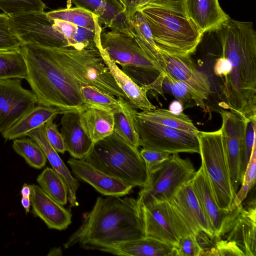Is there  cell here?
<instances>
[{
    "label": "cell",
    "instance_id": "cell-19",
    "mask_svg": "<svg viewBox=\"0 0 256 256\" xmlns=\"http://www.w3.org/2000/svg\"><path fill=\"white\" fill-rule=\"evenodd\" d=\"M30 199L34 213L50 228L62 230L72 223L70 211L51 198L38 185H31Z\"/></svg>",
    "mask_w": 256,
    "mask_h": 256
},
{
    "label": "cell",
    "instance_id": "cell-48",
    "mask_svg": "<svg viewBox=\"0 0 256 256\" xmlns=\"http://www.w3.org/2000/svg\"><path fill=\"white\" fill-rule=\"evenodd\" d=\"M123 4L128 16L132 20L138 10L140 0H120Z\"/></svg>",
    "mask_w": 256,
    "mask_h": 256
},
{
    "label": "cell",
    "instance_id": "cell-21",
    "mask_svg": "<svg viewBox=\"0 0 256 256\" xmlns=\"http://www.w3.org/2000/svg\"><path fill=\"white\" fill-rule=\"evenodd\" d=\"M80 112H68L60 120V132L66 151L74 158L82 160L90 152L94 143L83 128Z\"/></svg>",
    "mask_w": 256,
    "mask_h": 256
},
{
    "label": "cell",
    "instance_id": "cell-30",
    "mask_svg": "<svg viewBox=\"0 0 256 256\" xmlns=\"http://www.w3.org/2000/svg\"><path fill=\"white\" fill-rule=\"evenodd\" d=\"M98 20L101 26L133 36L132 20L120 0H105L104 11Z\"/></svg>",
    "mask_w": 256,
    "mask_h": 256
},
{
    "label": "cell",
    "instance_id": "cell-20",
    "mask_svg": "<svg viewBox=\"0 0 256 256\" xmlns=\"http://www.w3.org/2000/svg\"><path fill=\"white\" fill-rule=\"evenodd\" d=\"M185 9L187 18L203 34L216 31L230 18L218 0H185Z\"/></svg>",
    "mask_w": 256,
    "mask_h": 256
},
{
    "label": "cell",
    "instance_id": "cell-22",
    "mask_svg": "<svg viewBox=\"0 0 256 256\" xmlns=\"http://www.w3.org/2000/svg\"><path fill=\"white\" fill-rule=\"evenodd\" d=\"M117 84L126 95L128 102L135 108L142 110H154L156 107L147 96L148 90L146 85L140 86L124 73L108 56L101 43L97 47Z\"/></svg>",
    "mask_w": 256,
    "mask_h": 256
},
{
    "label": "cell",
    "instance_id": "cell-39",
    "mask_svg": "<svg viewBox=\"0 0 256 256\" xmlns=\"http://www.w3.org/2000/svg\"><path fill=\"white\" fill-rule=\"evenodd\" d=\"M256 118L246 119L244 148L240 163V178L242 183L247 164L256 144Z\"/></svg>",
    "mask_w": 256,
    "mask_h": 256
},
{
    "label": "cell",
    "instance_id": "cell-11",
    "mask_svg": "<svg viewBox=\"0 0 256 256\" xmlns=\"http://www.w3.org/2000/svg\"><path fill=\"white\" fill-rule=\"evenodd\" d=\"M15 32L23 44L52 48L69 46L57 20L48 18L46 12H30L10 16Z\"/></svg>",
    "mask_w": 256,
    "mask_h": 256
},
{
    "label": "cell",
    "instance_id": "cell-32",
    "mask_svg": "<svg viewBox=\"0 0 256 256\" xmlns=\"http://www.w3.org/2000/svg\"><path fill=\"white\" fill-rule=\"evenodd\" d=\"M27 67L21 48L0 50V80L18 78L26 80Z\"/></svg>",
    "mask_w": 256,
    "mask_h": 256
},
{
    "label": "cell",
    "instance_id": "cell-25",
    "mask_svg": "<svg viewBox=\"0 0 256 256\" xmlns=\"http://www.w3.org/2000/svg\"><path fill=\"white\" fill-rule=\"evenodd\" d=\"M66 112L60 109L42 105L34 106L2 134L6 140H14L26 136L30 131L38 128L58 114Z\"/></svg>",
    "mask_w": 256,
    "mask_h": 256
},
{
    "label": "cell",
    "instance_id": "cell-41",
    "mask_svg": "<svg viewBox=\"0 0 256 256\" xmlns=\"http://www.w3.org/2000/svg\"><path fill=\"white\" fill-rule=\"evenodd\" d=\"M145 6L165 9L187 17L185 0H140L138 10Z\"/></svg>",
    "mask_w": 256,
    "mask_h": 256
},
{
    "label": "cell",
    "instance_id": "cell-37",
    "mask_svg": "<svg viewBox=\"0 0 256 256\" xmlns=\"http://www.w3.org/2000/svg\"><path fill=\"white\" fill-rule=\"evenodd\" d=\"M42 0H0V9L9 16L30 12H44Z\"/></svg>",
    "mask_w": 256,
    "mask_h": 256
},
{
    "label": "cell",
    "instance_id": "cell-8",
    "mask_svg": "<svg viewBox=\"0 0 256 256\" xmlns=\"http://www.w3.org/2000/svg\"><path fill=\"white\" fill-rule=\"evenodd\" d=\"M195 172L188 158H182L178 154H171L148 174L146 184L138 193L140 202L152 198L170 202L179 188L192 180Z\"/></svg>",
    "mask_w": 256,
    "mask_h": 256
},
{
    "label": "cell",
    "instance_id": "cell-23",
    "mask_svg": "<svg viewBox=\"0 0 256 256\" xmlns=\"http://www.w3.org/2000/svg\"><path fill=\"white\" fill-rule=\"evenodd\" d=\"M26 136L32 139L41 148L52 168L62 178L68 188V200L70 206H76V192L78 188V180L71 174L70 171L61 159L58 152L48 140L44 132V124L28 132Z\"/></svg>",
    "mask_w": 256,
    "mask_h": 256
},
{
    "label": "cell",
    "instance_id": "cell-17",
    "mask_svg": "<svg viewBox=\"0 0 256 256\" xmlns=\"http://www.w3.org/2000/svg\"><path fill=\"white\" fill-rule=\"evenodd\" d=\"M73 174L92 186L104 196H123L130 193L133 187L121 180L97 169L83 160L70 158L68 160Z\"/></svg>",
    "mask_w": 256,
    "mask_h": 256
},
{
    "label": "cell",
    "instance_id": "cell-7",
    "mask_svg": "<svg viewBox=\"0 0 256 256\" xmlns=\"http://www.w3.org/2000/svg\"><path fill=\"white\" fill-rule=\"evenodd\" d=\"M100 43L109 58L141 86L140 78L155 80L166 74L160 66L140 47L134 38L114 30L102 32Z\"/></svg>",
    "mask_w": 256,
    "mask_h": 256
},
{
    "label": "cell",
    "instance_id": "cell-13",
    "mask_svg": "<svg viewBox=\"0 0 256 256\" xmlns=\"http://www.w3.org/2000/svg\"><path fill=\"white\" fill-rule=\"evenodd\" d=\"M220 128L225 142L232 182L236 193L242 184L240 163L244 148L246 120L231 112L222 110Z\"/></svg>",
    "mask_w": 256,
    "mask_h": 256
},
{
    "label": "cell",
    "instance_id": "cell-36",
    "mask_svg": "<svg viewBox=\"0 0 256 256\" xmlns=\"http://www.w3.org/2000/svg\"><path fill=\"white\" fill-rule=\"evenodd\" d=\"M164 81L168 86L172 94L183 105L194 102L195 104L205 109L204 99L197 92L185 84L174 79L167 74Z\"/></svg>",
    "mask_w": 256,
    "mask_h": 256
},
{
    "label": "cell",
    "instance_id": "cell-31",
    "mask_svg": "<svg viewBox=\"0 0 256 256\" xmlns=\"http://www.w3.org/2000/svg\"><path fill=\"white\" fill-rule=\"evenodd\" d=\"M46 14L50 20L68 22L78 26L92 30L102 29L97 16L82 8L68 7L46 12Z\"/></svg>",
    "mask_w": 256,
    "mask_h": 256
},
{
    "label": "cell",
    "instance_id": "cell-47",
    "mask_svg": "<svg viewBox=\"0 0 256 256\" xmlns=\"http://www.w3.org/2000/svg\"><path fill=\"white\" fill-rule=\"evenodd\" d=\"M231 70V64L226 58L221 56L216 60L214 72L216 76L223 79L230 74Z\"/></svg>",
    "mask_w": 256,
    "mask_h": 256
},
{
    "label": "cell",
    "instance_id": "cell-45",
    "mask_svg": "<svg viewBox=\"0 0 256 256\" xmlns=\"http://www.w3.org/2000/svg\"><path fill=\"white\" fill-rule=\"evenodd\" d=\"M70 4L72 3L75 7L84 9L97 17L103 12L105 0H69Z\"/></svg>",
    "mask_w": 256,
    "mask_h": 256
},
{
    "label": "cell",
    "instance_id": "cell-10",
    "mask_svg": "<svg viewBox=\"0 0 256 256\" xmlns=\"http://www.w3.org/2000/svg\"><path fill=\"white\" fill-rule=\"evenodd\" d=\"M140 203L146 236L176 248L182 236L194 233L169 202L152 198Z\"/></svg>",
    "mask_w": 256,
    "mask_h": 256
},
{
    "label": "cell",
    "instance_id": "cell-33",
    "mask_svg": "<svg viewBox=\"0 0 256 256\" xmlns=\"http://www.w3.org/2000/svg\"><path fill=\"white\" fill-rule=\"evenodd\" d=\"M36 181L42 190L58 204L64 206L68 200V188L62 176L53 168L47 167Z\"/></svg>",
    "mask_w": 256,
    "mask_h": 256
},
{
    "label": "cell",
    "instance_id": "cell-12",
    "mask_svg": "<svg viewBox=\"0 0 256 256\" xmlns=\"http://www.w3.org/2000/svg\"><path fill=\"white\" fill-rule=\"evenodd\" d=\"M22 80H0V134L38 103L33 92L22 86Z\"/></svg>",
    "mask_w": 256,
    "mask_h": 256
},
{
    "label": "cell",
    "instance_id": "cell-38",
    "mask_svg": "<svg viewBox=\"0 0 256 256\" xmlns=\"http://www.w3.org/2000/svg\"><path fill=\"white\" fill-rule=\"evenodd\" d=\"M22 44L13 27L10 16L0 13V50L18 49Z\"/></svg>",
    "mask_w": 256,
    "mask_h": 256
},
{
    "label": "cell",
    "instance_id": "cell-16",
    "mask_svg": "<svg viewBox=\"0 0 256 256\" xmlns=\"http://www.w3.org/2000/svg\"><path fill=\"white\" fill-rule=\"evenodd\" d=\"M164 62V72L182 82L207 100L211 93L208 76L196 68L190 56H179L159 50Z\"/></svg>",
    "mask_w": 256,
    "mask_h": 256
},
{
    "label": "cell",
    "instance_id": "cell-2",
    "mask_svg": "<svg viewBox=\"0 0 256 256\" xmlns=\"http://www.w3.org/2000/svg\"><path fill=\"white\" fill-rule=\"evenodd\" d=\"M232 70L220 86V106L244 118H256V32L252 22L230 18L216 31Z\"/></svg>",
    "mask_w": 256,
    "mask_h": 256
},
{
    "label": "cell",
    "instance_id": "cell-46",
    "mask_svg": "<svg viewBox=\"0 0 256 256\" xmlns=\"http://www.w3.org/2000/svg\"><path fill=\"white\" fill-rule=\"evenodd\" d=\"M256 144L254 146L252 152L247 164L241 184L247 185L252 188L255 184L256 178Z\"/></svg>",
    "mask_w": 256,
    "mask_h": 256
},
{
    "label": "cell",
    "instance_id": "cell-3",
    "mask_svg": "<svg viewBox=\"0 0 256 256\" xmlns=\"http://www.w3.org/2000/svg\"><path fill=\"white\" fill-rule=\"evenodd\" d=\"M146 236L140 202L138 197H97L92 210L84 214L79 228L64 244L106 252L114 244Z\"/></svg>",
    "mask_w": 256,
    "mask_h": 256
},
{
    "label": "cell",
    "instance_id": "cell-14",
    "mask_svg": "<svg viewBox=\"0 0 256 256\" xmlns=\"http://www.w3.org/2000/svg\"><path fill=\"white\" fill-rule=\"evenodd\" d=\"M256 198L244 206L242 203L231 211L230 222L224 236L234 242L244 256H256Z\"/></svg>",
    "mask_w": 256,
    "mask_h": 256
},
{
    "label": "cell",
    "instance_id": "cell-4",
    "mask_svg": "<svg viewBox=\"0 0 256 256\" xmlns=\"http://www.w3.org/2000/svg\"><path fill=\"white\" fill-rule=\"evenodd\" d=\"M82 160L133 188H142L148 182L146 165L138 148L114 132L94 143Z\"/></svg>",
    "mask_w": 256,
    "mask_h": 256
},
{
    "label": "cell",
    "instance_id": "cell-15",
    "mask_svg": "<svg viewBox=\"0 0 256 256\" xmlns=\"http://www.w3.org/2000/svg\"><path fill=\"white\" fill-rule=\"evenodd\" d=\"M194 192L205 217L212 230L215 239L224 236L230 218V211L218 205L208 176L202 166L195 172L191 180Z\"/></svg>",
    "mask_w": 256,
    "mask_h": 256
},
{
    "label": "cell",
    "instance_id": "cell-24",
    "mask_svg": "<svg viewBox=\"0 0 256 256\" xmlns=\"http://www.w3.org/2000/svg\"><path fill=\"white\" fill-rule=\"evenodd\" d=\"M106 252L118 256H176V248L154 238L144 236L116 243Z\"/></svg>",
    "mask_w": 256,
    "mask_h": 256
},
{
    "label": "cell",
    "instance_id": "cell-27",
    "mask_svg": "<svg viewBox=\"0 0 256 256\" xmlns=\"http://www.w3.org/2000/svg\"><path fill=\"white\" fill-rule=\"evenodd\" d=\"M132 32L140 47L152 59L157 62L163 70L164 62L160 54L149 25L142 14L137 10L132 18Z\"/></svg>",
    "mask_w": 256,
    "mask_h": 256
},
{
    "label": "cell",
    "instance_id": "cell-28",
    "mask_svg": "<svg viewBox=\"0 0 256 256\" xmlns=\"http://www.w3.org/2000/svg\"><path fill=\"white\" fill-rule=\"evenodd\" d=\"M136 112L135 108L122 98L120 108L113 112L114 132L130 145L138 148L139 139L134 121Z\"/></svg>",
    "mask_w": 256,
    "mask_h": 256
},
{
    "label": "cell",
    "instance_id": "cell-44",
    "mask_svg": "<svg viewBox=\"0 0 256 256\" xmlns=\"http://www.w3.org/2000/svg\"><path fill=\"white\" fill-rule=\"evenodd\" d=\"M53 120H51L44 124L45 135L53 148L58 152L64 154L66 151L64 139Z\"/></svg>",
    "mask_w": 256,
    "mask_h": 256
},
{
    "label": "cell",
    "instance_id": "cell-5",
    "mask_svg": "<svg viewBox=\"0 0 256 256\" xmlns=\"http://www.w3.org/2000/svg\"><path fill=\"white\" fill-rule=\"evenodd\" d=\"M138 10L145 18L159 50L179 56H190L195 52L204 34L188 18L150 6Z\"/></svg>",
    "mask_w": 256,
    "mask_h": 256
},
{
    "label": "cell",
    "instance_id": "cell-6",
    "mask_svg": "<svg viewBox=\"0 0 256 256\" xmlns=\"http://www.w3.org/2000/svg\"><path fill=\"white\" fill-rule=\"evenodd\" d=\"M202 165L220 208L232 210L236 195L232 182L224 140L220 128L210 132L198 131Z\"/></svg>",
    "mask_w": 256,
    "mask_h": 256
},
{
    "label": "cell",
    "instance_id": "cell-35",
    "mask_svg": "<svg viewBox=\"0 0 256 256\" xmlns=\"http://www.w3.org/2000/svg\"><path fill=\"white\" fill-rule=\"evenodd\" d=\"M12 148L30 166L40 169L45 166L47 158L44 152L31 138L14 139Z\"/></svg>",
    "mask_w": 256,
    "mask_h": 256
},
{
    "label": "cell",
    "instance_id": "cell-40",
    "mask_svg": "<svg viewBox=\"0 0 256 256\" xmlns=\"http://www.w3.org/2000/svg\"><path fill=\"white\" fill-rule=\"evenodd\" d=\"M204 250L200 244L197 236L190 233L182 236L176 248V256H202Z\"/></svg>",
    "mask_w": 256,
    "mask_h": 256
},
{
    "label": "cell",
    "instance_id": "cell-29",
    "mask_svg": "<svg viewBox=\"0 0 256 256\" xmlns=\"http://www.w3.org/2000/svg\"><path fill=\"white\" fill-rule=\"evenodd\" d=\"M138 116L162 126L197 134L198 129L192 120L184 113L174 114L169 110L156 108L150 110L136 112Z\"/></svg>",
    "mask_w": 256,
    "mask_h": 256
},
{
    "label": "cell",
    "instance_id": "cell-34",
    "mask_svg": "<svg viewBox=\"0 0 256 256\" xmlns=\"http://www.w3.org/2000/svg\"><path fill=\"white\" fill-rule=\"evenodd\" d=\"M80 91L86 108H98L112 112L120 108L122 96L117 98L90 86H82Z\"/></svg>",
    "mask_w": 256,
    "mask_h": 256
},
{
    "label": "cell",
    "instance_id": "cell-49",
    "mask_svg": "<svg viewBox=\"0 0 256 256\" xmlns=\"http://www.w3.org/2000/svg\"><path fill=\"white\" fill-rule=\"evenodd\" d=\"M183 110L182 104L177 100L172 102L169 106V110L174 114H181Z\"/></svg>",
    "mask_w": 256,
    "mask_h": 256
},
{
    "label": "cell",
    "instance_id": "cell-18",
    "mask_svg": "<svg viewBox=\"0 0 256 256\" xmlns=\"http://www.w3.org/2000/svg\"><path fill=\"white\" fill-rule=\"evenodd\" d=\"M169 202L194 234L198 236L205 233L212 239H215L194 192L191 180L182 186Z\"/></svg>",
    "mask_w": 256,
    "mask_h": 256
},
{
    "label": "cell",
    "instance_id": "cell-1",
    "mask_svg": "<svg viewBox=\"0 0 256 256\" xmlns=\"http://www.w3.org/2000/svg\"><path fill=\"white\" fill-rule=\"evenodd\" d=\"M20 48L27 67L26 80L38 104L66 112H81L86 108L80 91L84 86L128 100L96 48L35 44H23Z\"/></svg>",
    "mask_w": 256,
    "mask_h": 256
},
{
    "label": "cell",
    "instance_id": "cell-50",
    "mask_svg": "<svg viewBox=\"0 0 256 256\" xmlns=\"http://www.w3.org/2000/svg\"><path fill=\"white\" fill-rule=\"evenodd\" d=\"M20 192L22 196L30 198L31 194V185L24 184Z\"/></svg>",
    "mask_w": 256,
    "mask_h": 256
},
{
    "label": "cell",
    "instance_id": "cell-26",
    "mask_svg": "<svg viewBox=\"0 0 256 256\" xmlns=\"http://www.w3.org/2000/svg\"><path fill=\"white\" fill-rule=\"evenodd\" d=\"M80 120L84 131L94 144L114 132L113 112L104 110L86 108L80 112Z\"/></svg>",
    "mask_w": 256,
    "mask_h": 256
},
{
    "label": "cell",
    "instance_id": "cell-43",
    "mask_svg": "<svg viewBox=\"0 0 256 256\" xmlns=\"http://www.w3.org/2000/svg\"><path fill=\"white\" fill-rule=\"evenodd\" d=\"M140 152L145 162L148 176L168 160L170 155L166 152L143 148Z\"/></svg>",
    "mask_w": 256,
    "mask_h": 256
},
{
    "label": "cell",
    "instance_id": "cell-9",
    "mask_svg": "<svg viewBox=\"0 0 256 256\" xmlns=\"http://www.w3.org/2000/svg\"><path fill=\"white\" fill-rule=\"evenodd\" d=\"M134 121L139 145L143 148L170 154L180 152L200 154L197 134L168 128L142 118L136 114Z\"/></svg>",
    "mask_w": 256,
    "mask_h": 256
},
{
    "label": "cell",
    "instance_id": "cell-42",
    "mask_svg": "<svg viewBox=\"0 0 256 256\" xmlns=\"http://www.w3.org/2000/svg\"><path fill=\"white\" fill-rule=\"evenodd\" d=\"M204 256H244V254L234 242L216 240L215 245L204 252Z\"/></svg>",
    "mask_w": 256,
    "mask_h": 256
},
{
    "label": "cell",
    "instance_id": "cell-51",
    "mask_svg": "<svg viewBox=\"0 0 256 256\" xmlns=\"http://www.w3.org/2000/svg\"><path fill=\"white\" fill-rule=\"evenodd\" d=\"M21 203L22 206L24 208L26 213H28L31 204L30 198L22 196Z\"/></svg>",
    "mask_w": 256,
    "mask_h": 256
}]
</instances>
